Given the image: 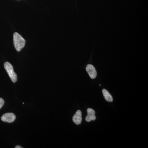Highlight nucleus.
Instances as JSON below:
<instances>
[{
	"label": "nucleus",
	"instance_id": "8",
	"mask_svg": "<svg viewBox=\"0 0 148 148\" xmlns=\"http://www.w3.org/2000/svg\"><path fill=\"white\" fill-rule=\"evenodd\" d=\"M4 101L2 98H0V109L4 105Z\"/></svg>",
	"mask_w": 148,
	"mask_h": 148
},
{
	"label": "nucleus",
	"instance_id": "6",
	"mask_svg": "<svg viewBox=\"0 0 148 148\" xmlns=\"http://www.w3.org/2000/svg\"><path fill=\"white\" fill-rule=\"evenodd\" d=\"M73 120L74 123L77 125H79L81 123L82 121V112L80 110H78L75 114L73 117Z\"/></svg>",
	"mask_w": 148,
	"mask_h": 148
},
{
	"label": "nucleus",
	"instance_id": "3",
	"mask_svg": "<svg viewBox=\"0 0 148 148\" xmlns=\"http://www.w3.org/2000/svg\"><path fill=\"white\" fill-rule=\"evenodd\" d=\"M15 119L16 116L12 113H7L3 115L1 117V119L3 121L9 123L13 122Z\"/></svg>",
	"mask_w": 148,
	"mask_h": 148
},
{
	"label": "nucleus",
	"instance_id": "2",
	"mask_svg": "<svg viewBox=\"0 0 148 148\" xmlns=\"http://www.w3.org/2000/svg\"><path fill=\"white\" fill-rule=\"evenodd\" d=\"M4 66L12 82H16L17 80V75L14 71L13 67L12 64L8 62H6L4 64Z\"/></svg>",
	"mask_w": 148,
	"mask_h": 148
},
{
	"label": "nucleus",
	"instance_id": "4",
	"mask_svg": "<svg viewBox=\"0 0 148 148\" xmlns=\"http://www.w3.org/2000/svg\"><path fill=\"white\" fill-rule=\"evenodd\" d=\"M86 69L89 76L92 79H94L96 77L97 75V72L94 66L91 64H88L86 66Z\"/></svg>",
	"mask_w": 148,
	"mask_h": 148
},
{
	"label": "nucleus",
	"instance_id": "9",
	"mask_svg": "<svg viewBox=\"0 0 148 148\" xmlns=\"http://www.w3.org/2000/svg\"><path fill=\"white\" fill-rule=\"evenodd\" d=\"M15 148H22V147H21L20 146H16V147H15Z\"/></svg>",
	"mask_w": 148,
	"mask_h": 148
},
{
	"label": "nucleus",
	"instance_id": "10",
	"mask_svg": "<svg viewBox=\"0 0 148 148\" xmlns=\"http://www.w3.org/2000/svg\"><path fill=\"white\" fill-rule=\"evenodd\" d=\"M23 105H24V103H23Z\"/></svg>",
	"mask_w": 148,
	"mask_h": 148
},
{
	"label": "nucleus",
	"instance_id": "1",
	"mask_svg": "<svg viewBox=\"0 0 148 148\" xmlns=\"http://www.w3.org/2000/svg\"><path fill=\"white\" fill-rule=\"evenodd\" d=\"M14 45L17 51H21L24 47L26 41L22 36L17 33H14L13 35Z\"/></svg>",
	"mask_w": 148,
	"mask_h": 148
},
{
	"label": "nucleus",
	"instance_id": "5",
	"mask_svg": "<svg viewBox=\"0 0 148 148\" xmlns=\"http://www.w3.org/2000/svg\"><path fill=\"white\" fill-rule=\"evenodd\" d=\"M87 116L86 117L85 120L87 122H90L91 120L94 121L96 119L95 116V111L93 109L88 108L87 110Z\"/></svg>",
	"mask_w": 148,
	"mask_h": 148
},
{
	"label": "nucleus",
	"instance_id": "7",
	"mask_svg": "<svg viewBox=\"0 0 148 148\" xmlns=\"http://www.w3.org/2000/svg\"><path fill=\"white\" fill-rule=\"evenodd\" d=\"M103 96L106 101L109 102H112L113 101L112 97L110 95L108 91L106 89H103Z\"/></svg>",
	"mask_w": 148,
	"mask_h": 148
}]
</instances>
